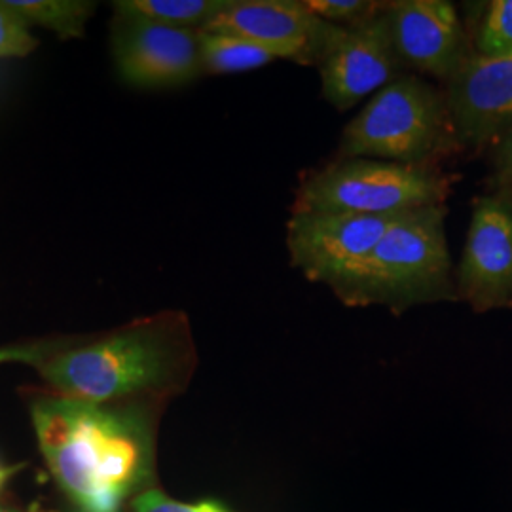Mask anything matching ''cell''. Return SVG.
Listing matches in <instances>:
<instances>
[{
	"mask_svg": "<svg viewBox=\"0 0 512 512\" xmlns=\"http://www.w3.org/2000/svg\"><path fill=\"white\" fill-rule=\"evenodd\" d=\"M38 446L74 512H122L152 469L148 416L65 395L31 406Z\"/></svg>",
	"mask_w": 512,
	"mask_h": 512,
	"instance_id": "cell-1",
	"label": "cell"
},
{
	"mask_svg": "<svg viewBox=\"0 0 512 512\" xmlns=\"http://www.w3.org/2000/svg\"><path fill=\"white\" fill-rule=\"evenodd\" d=\"M190 361L183 313L167 311L88 346L61 351L38 366L71 399L110 404L179 385Z\"/></svg>",
	"mask_w": 512,
	"mask_h": 512,
	"instance_id": "cell-2",
	"label": "cell"
},
{
	"mask_svg": "<svg viewBox=\"0 0 512 512\" xmlns=\"http://www.w3.org/2000/svg\"><path fill=\"white\" fill-rule=\"evenodd\" d=\"M446 217V205L404 213L374 251L330 291L346 306H384L393 313L458 300Z\"/></svg>",
	"mask_w": 512,
	"mask_h": 512,
	"instance_id": "cell-3",
	"label": "cell"
},
{
	"mask_svg": "<svg viewBox=\"0 0 512 512\" xmlns=\"http://www.w3.org/2000/svg\"><path fill=\"white\" fill-rule=\"evenodd\" d=\"M446 92L418 74H401L365 105L340 137L336 160L440 164L459 150Z\"/></svg>",
	"mask_w": 512,
	"mask_h": 512,
	"instance_id": "cell-4",
	"label": "cell"
},
{
	"mask_svg": "<svg viewBox=\"0 0 512 512\" xmlns=\"http://www.w3.org/2000/svg\"><path fill=\"white\" fill-rule=\"evenodd\" d=\"M454 179L440 164H395L370 158L332 160L302 177L291 213L393 215L446 205Z\"/></svg>",
	"mask_w": 512,
	"mask_h": 512,
	"instance_id": "cell-5",
	"label": "cell"
},
{
	"mask_svg": "<svg viewBox=\"0 0 512 512\" xmlns=\"http://www.w3.org/2000/svg\"><path fill=\"white\" fill-rule=\"evenodd\" d=\"M403 215L291 213L287 222L291 266L311 283L332 287L374 251L391 224Z\"/></svg>",
	"mask_w": 512,
	"mask_h": 512,
	"instance_id": "cell-6",
	"label": "cell"
},
{
	"mask_svg": "<svg viewBox=\"0 0 512 512\" xmlns=\"http://www.w3.org/2000/svg\"><path fill=\"white\" fill-rule=\"evenodd\" d=\"M317 69L325 101L340 112L355 107L404 74L387 6L363 23L340 27Z\"/></svg>",
	"mask_w": 512,
	"mask_h": 512,
	"instance_id": "cell-7",
	"label": "cell"
},
{
	"mask_svg": "<svg viewBox=\"0 0 512 512\" xmlns=\"http://www.w3.org/2000/svg\"><path fill=\"white\" fill-rule=\"evenodd\" d=\"M458 300L478 313L512 310V194L494 190L473 203L456 268Z\"/></svg>",
	"mask_w": 512,
	"mask_h": 512,
	"instance_id": "cell-8",
	"label": "cell"
},
{
	"mask_svg": "<svg viewBox=\"0 0 512 512\" xmlns=\"http://www.w3.org/2000/svg\"><path fill=\"white\" fill-rule=\"evenodd\" d=\"M112 55L118 74L135 88H175L202 76L200 31L114 12Z\"/></svg>",
	"mask_w": 512,
	"mask_h": 512,
	"instance_id": "cell-9",
	"label": "cell"
},
{
	"mask_svg": "<svg viewBox=\"0 0 512 512\" xmlns=\"http://www.w3.org/2000/svg\"><path fill=\"white\" fill-rule=\"evenodd\" d=\"M387 16L404 67L448 84L473 55L458 10L448 0H393L387 2Z\"/></svg>",
	"mask_w": 512,
	"mask_h": 512,
	"instance_id": "cell-10",
	"label": "cell"
},
{
	"mask_svg": "<svg viewBox=\"0 0 512 512\" xmlns=\"http://www.w3.org/2000/svg\"><path fill=\"white\" fill-rule=\"evenodd\" d=\"M461 148L494 145L512 124V54H473L446 84Z\"/></svg>",
	"mask_w": 512,
	"mask_h": 512,
	"instance_id": "cell-11",
	"label": "cell"
},
{
	"mask_svg": "<svg viewBox=\"0 0 512 512\" xmlns=\"http://www.w3.org/2000/svg\"><path fill=\"white\" fill-rule=\"evenodd\" d=\"M338 25L317 18L304 0H232L203 31L251 38L300 55V65H319Z\"/></svg>",
	"mask_w": 512,
	"mask_h": 512,
	"instance_id": "cell-12",
	"label": "cell"
},
{
	"mask_svg": "<svg viewBox=\"0 0 512 512\" xmlns=\"http://www.w3.org/2000/svg\"><path fill=\"white\" fill-rule=\"evenodd\" d=\"M203 74H238L262 69L274 61L300 63V55L251 38L200 31Z\"/></svg>",
	"mask_w": 512,
	"mask_h": 512,
	"instance_id": "cell-13",
	"label": "cell"
},
{
	"mask_svg": "<svg viewBox=\"0 0 512 512\" xmlns=\"http://www.w3.org/2000/svg\"><path fill=\"white\" fill-rule=\"evenodd\" d=\"M232 0H120L114 12L152 19L169 27L203 31Z\"/></svg>",
	"mask_w": 512,
	"mask_h": 512,
	"instance_id": "cell-14",
	"label": "cell"
},
{
	"mask_svg": "<svg viewBox=\"0 0 512 512\" xmlns=\"http://www.w3.org/2000/svg\"><path fill=\"white\" fill-rule=\"evenodd\" d=\"M27 25H40L61 38H80L95 12L88 0H2Z\"/></svg>",
	"mask_w": 512,
	"mask_h": 512,
	"instance_id": "cell-15",
	"label": "cell"
},
{
	"mask_svg": "<svg viewBox=\"0 0 512 512\" xmlns=\"http://www.w3.org/2000/svg\"><path fill=\"white\" fill-rule=\"evenodd\" d=\"M478 54H512V0H494L488 6L476 37Z\"/></svg>",
	"mask_w": 512,
	"mask_h": 512,
	"instance_id": "cell-16",
	"label": "cell"
},
{
	"mask_svg": "<svg viewBox=\"0 0 512 512\" xmlns=\"http://www.w3.org/2000/svg\"><path fill=\"white\" fill-rule=\"evenodd\" d=\"M317 18L325 19L338 27H351L374 18L387 6L376 0H304Z\"/></svg>",
	"mask_w": 512,
	"mask_h": 512,
	"instance_id": "cell-17",
	"label": "cell"
},
{
	"mask_svg": "<svg viewBox=\"0 0 512 512\" xmlns=\"http://www.w3.org/2000/svg\"><path fill=\"white\" fill-rule=\"evenodd\" d=\"M37 46L29 25L0 0V59L25 57Z\"/></svg>",
	"mask_w": 512,
	"mask_h": 512,
	"instance_id": "cell-18",
	"label": "cell"
},
{
	"mask_svg": "<svg viewBox=\"0 0 512 512\" xmlns=\"http://www.w3.org/2000/svg\"><path fill=\"white\" fill-rule=\"evenodd\" d=\"M133 512H230L217 501L181 503L160 490H145L133 501Z\"/></svg>",
	"mask_w": 512,
	"mask_h": 512,
	"instance_id": "cell-19",
	"label": "cell"
},
{
	"mask_svg": "<svg viewBox=\"0 0 512 512\" xmlns=\"http://www.w3.org/2000/svg\"><path fill=\"white\" fill-rule=\"evenodd\" d=\"M495 190H507L512 194V124L494 143Z\"/></svg>",
	"mask_w": 512,
	"mask_h": 512,
	"instance_id": "cell-20",
	"label": "cell"
},
{
	"mask_svg": "<svg viewBox=\"0 0 512 512\" xmlns=\"http://www.w3.org/2000/svg\"><path fill=\"white\" fill-rule=\"evenodd\" d=\"M50 344H33V346H16V348H0V365L6 363H27L40 366L50 355Z\"/></svg>",
	"mask_w": 512,
	"mask_h": 512,
	"instance_id": "cell-21",
	"label": "cell"
},
{
	"mask_svg": "<svg viewBox=\"0 0 512 512\" xmlns=\"http://www.w3.org/2000/svg\"><path fill=\"white\" fill-rule=\"evenodd\" d=\"M19 467H8V465H2L0 463V488L12 478V476L18 473Z\"/></svg>",
	"mask_w": 512,
	"mask_h": 512,
	"instance_id": "cell-22",
	"label": "cell"
},
{
	"mask_svg": "<svg viewBox=\"0 0 512 512\" xmlns=\"http://www.w3.org/2000/svg\"><path fill=\"white\" fill-rule=\"evenodd\" d=\"M0 512H8V511H0Z\"/></svg>",
	"mask_w": 512,
	"mask_h": 512,
	"instance_id": "cell-23",
	"label": "cell"
}]
</instances>
